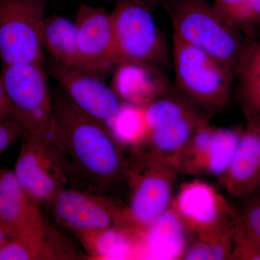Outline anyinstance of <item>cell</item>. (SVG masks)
Returning <instances> with one entry per match:
<instances>
[{
    "instance_id": "cell-29",
    "label": "cell",
    "mask_w": 260,
    "mask_h": 260,
    "mask_svg": "<svg viewBox=\"0 0 260 260\" xmlns=\"http://www.w3.org/2000/svg\"><path fill=\"white\" fill-rule=\"evenodd\" d=\"M237 72L239 77L260 75V39L248 46Z\"/></svg>"
},
{
    "instance_id": "cell-21",
    "label": "cell",
    "mask_w": 260,
    "mask_h": 260,
    "mask_svg": "<svg viewBox=\"0 0 260 260\" xmlns=\"http://www.w3.org/2000/svg\"><path fill=\"white\" fill-rule=\"evenodd\" d=\"M224 21L245 38H260V0H213Z\"/></svg>"
},
{
    "instance_id": "cell-5",
    "label": "cell",
    "mask_w": 260,
    "mask_h": 260,
    "mask_svg": "<svg viewBox=\"0 0 260 260\" xmlns=\"http://www.w3.org/2000/svg\"><path fill=\"white\" fill-rule=\"evenodd\" d=\"M149 127L148 149L177 167V162L198 129L212 116L169 91L145 107Z\"/></svg>"
},
{
    "instance_id": "cell-11",
    "label": "cell",
    "mask_w": 260,
    "mask_h": 260,
    "mask_svg": "<svg viewBox=\"0 0 260 260\" xmlns=\"http://www.w3.org/2000/svg\"><path fill=\"white\" fill-rule=\"evenodd\" d=\"M77 69L102 77L119 65L111 13L82 4L77 13Z\"/></svg>"
},
{
    "instance_id": "cell-14",
    "label": "cell",
    "mask_w": 260,
    "mask_h": 260,
    "mask_svg": "<svg viewBox=\"0 0 260 260\" xmlns=\"http://www.w3.org/2000/svg\"><path fill=\"white\" fill-rule=\"evenodd\" d=\"M48 69L61 85L64 95L77 109L106 126L117 112L121 101L102 77L84 70L49 62Z\"/></svg>"
},
{
    "instance_id": "cell-7",
    "label": "cell",
    "mask_w": 260,
    "mask_h": 260,
    "mask_svg": "<svg viewBox=\"0 0 260 260\" xmlns=\"http://www.w3.org/2000/svg\"><path fill=\"white\" fill-rule=\"evenodd\" d=\"M151 10L141 0H119L111 12L119 64L133 62L158 68L167 62V43Z\"/></svg>"
},
{
    "instance_id": "cell-23",
    "label": "cell",
    "mask_w": 260,
    "mask_h": 260,
    "mask_svg": "<svg viewBox=\"0 0 260 260\" xmlns=\"http://www.w3.org/2000/svg\"><path fill=\"white\" fill-rule=\"evenodd\" d=\"M46 231L44 220L25 227L0 246V260L39 259Z\"/></svg>"
},
{
    "instance_id": "cell-35",
    "label": "cell",
    "mask_w": 260,
    "mask_h": 260,
    "mask_svg": "<svg viewBox=\"0 0 260 260\" xmlns=\"http://www.w3.org/2000/svg\"><path fill=\"white\" fill-rule=\"evenodd\" d=\"M2 223H3V221H2L1 219H0V225H1Z\"/></svg>"
},
{
    "instance_id": "cell-9",
    "label": "cell",
    "mask_w": 260,
    "mask_h": 260,
    "mask_svg": "<svg viewBox=\"0 0 260 260\" xmlns=\"http://www.w3.org/2000/svg\"><path fill=\"white\" fill-rule=\"evenodd\" d=\"M171 208L197 239L218 241L231 234L238 211L206 181L181 184Z\"/></svg>"
},
{
    "instance_id": "cell-28",
    "label": "cell",
    "mask_w": 260,
    "mask_h": 260,
    "mask_svg": "<svg viewBox=\"0 0 260 260\" xmlns=\"http://www.w3.org/2000/svg\"><path fill=\"white\" fill-rule=\"evenodd\" d=\"M242 199L239 211L240 218L246 229L260 242V194L251 193Z\"/></svg>"
},
{
    "instance_id": "cell-20",
    "label": "cell",
    "mask_w": 260,
    "mask_h": 260,
    "mask_svg": "<svg viewBox=\"0 0 260 260\" xmlns=\"http://www.w3.org/2000/svg\"><path fill=\"white\" fill-rule=\"evenodd\" d=\"M106 127L121 146L129 147L133 150L146 144L150 133L145 107L124 102L107 121Z\"/></svg>"
},
{
    "instance_id": "cell-6",
    "label": "cell",
    "mask_w": 260,
    "mask_h": 260,
    "mask_svg": "<svg viewBox=\"0 0 260 260\" xmlns=\"http://www.w3.org/2000/svg\"><path fill=\"white\" fill-rule=\"evenodd\" d=\"M0 79L25 134L51 137L55 119L44 64H3Z\"/></svg>"
},
{
    "instance_id": "cell-15",
    "label": "cell",
    "mask_w": 260,
    "mask_h": 260,
    "mask_svg": "<svg viewBox=\"0 0 260 260\" xmlns=\"http://www.w3.org/2000/svg\"><path fill=\"white\" fill-rule=\"evenodd\" d=\"M246 117L232 164L220 178L228 194L237 199L251 194L260 178V117Z\"/></svg>"
},
{
    "instance_id": "cell-3",
    "label": "cell",
    "mask_w": 260,
    "mask_h": 260,
    "mask_svg": "<svg viewBox=\"0 0 260 260\" xmlns=\"http://www.w3.org/2000/svg\"><path fill=\"white\" fill-rule=\"evenodd\" d=\"M164 3L174 34L237 71L249 44L246 38L224 21L213 3L208 0H167Z\"/></svg>"
},
{
    "instance_id": "cell-22",
    "label": "cell",
    "mask_w": 260,
    "mask_h": 260,
    "mask_svg": "<svg viewBox=\"0 0 260 260\" xmlns=\"http://www.w3.org/2000/svg\"><path fill=\"white\" fill-rule=\"evenodd\" d=\"M0 219L11 233L12 237L44 218L39 203L28 194H10L0 188Z\"/></svg>"
},
{
    "instance_id": "cell-8",
    "label": "cell",
    "mask_w": 260,
    "mask_h": 260,
    "mask_svg": "<svg viewBox=\"0 0 260 260\" xmlns=\"http://www.w3.org/2000/svg\"><path fill=\"white\" fill-rule=\"evenodd\" d=\"M47 0H0L3 64H44L42 32Z\"/></svg>"
},
{
    "instance_id": "cell-25",
    "label": "cell",
    "mask_w": 260,
    "mask_h": 260,
    "mask_svg": "<svg viewBox=\"0 0 260 260\" xmlns=\"http://www.w3.org/2000/svg\"><path fill=\"white\" fill-rule=\"evenodd\" d=\"M231 259L260 260V242L243 223L239 211L233 224Z\"/></svg>"
},
{
    "instance_id": "cell-24",
    "label": "cell",
    "mask_w": 260,
    "mask_h": 260,
    "mask_svg": "<svg viewBox=\"0 0 260 260\" xmlns=\"http://www.w3.org/2000/svg\"><path fill=\"white\" fill-rule=\"evenodd\" d=\"M232 252V233L218 241L197 239L189 243L184 253V260L231 259Z\"/></svg>"
},
{
    "instance_id": "cell-2",
    "label": "cell",
    "mask_w": 260,
    "mask_h": 260,
    "mask_svg": "<svg viewBox=\"0 0 260 260\" xmlns=\"http://www.w3.org/2000/svg\"><path fill=\"white\" fill-rule=\"evenodd\" d=\"M177 168L145 148L133 150L126 158L124 180L128 202L123 207L125 225L143 231L170 208Z\"/></svg>"
},
{
    "instance_id": "cell-16",
    "label": "cell",
    "mask_w": 260,
    "mask_h": 260,
    "mask_svg": "<svg viewBox=\"0 0 260 260\" xmlns=\"http://www.w3.org/2000/svg\"><path fill=\"white\" fill-rule=\"evenodd\" d=\"M112 88L121 102L143 107L170 91L167 78L158 67L133 62L116 67Z\"/></svg>"
},
{
    "instance_id": "cell-26",
    "label": "cell",
    "mask_w": 260,
    "mask_h": 260,
    "mask_svg": "<svg viewBox=\"0 0 260 260\" xmlns=\"http://www.w3.org/2000/svg\"><path fill=\"white\" fill-rule=\"evenodd\" d=\"M80 256L70 245L69 241L47 223L45 239L39 259H75Z\"/></svg>"
},
{
    "instance_id": "cell-17",
    "label": "cell",
    "mask_w": 260,
    "mask_h": 260,
    "mask_svg": "<svg viewBox=\"0 0 260 260\" xmlns=\"http://www.w3.org/2000/svg\"><path fill=\"white\" fill-rule=\"evenodd\" d=\"M190 233L172 208L141 233L140 259H182Z\"/></svg>"
},
{
    "instance_id": "cell-27",
    "label": "cell",
    "mask_w": 260,
    "mask_h": 260,
    "mask_svg": "<svg viewBox=\"0 0 260 260\" xmlns=\"http://www.w3.org/2000/svg\"><path fill=\"white\" fill-rule=\"evenodd\" d=\"M239 94L246 116L260 117V75L240 77Z\"/></svg>"
},
{
    "instance_id": "cell-10",
    "label": "cell",
    "mask_w": 260,
    "mask_h": 260,
    "mask_svg": "<svg viewBox=\"0 0 260 260\" xmlns=\"http://www.w3.org/2000/svg\"><path fill=\"white\" fill-rule=\"evenodd\" d=\"M14 172L27 194L37 203H49L68 184L51 137L25 134Z\"/></svg>"
},
{
    "instance_id": "cell-33",
    "label": "cell",
    "mask_w": 260,
    "mask_h": 260,
    "mask_svg": "<svg viewBox=\"0 0 260 260\" xmlns=\"http://www.w3.org/2000/svg\"><path fill=\"white\" fill-rule=\"evenodd\" d=\"M141 1L149 5L150 8H153L155 5L158 4V3H164L167 0H141Z\"/></svg>"
},
{
    "instance_id": "cell-36",
    "label": "cell",
    "mask_w": 260,
    "mask_h": 260,
    "mask_svg": "<svg viewBox=\"0 0 260 260\" xmlns=\"http://www.w3.org/2000/svg\"><path fill=\"white\" fill-rule=\"evenodd\" d=\"M259 39H260V38H259Z\"/></svg>"
},
{
    "instance_id": "cell-4",
    "label": "cell",
    "mask_w": 260,
    "mask_h": 260,
    "mask_svg": "<svg viewBox=\"0 0 260 260\" xmlns=\"http://www.w3.org/2000/svg\"><path fill=\"white\" fill-rule=\"evenodd\" d=\"M173 57L176 93L210 116L223 110L232 95L235 71L175 34Z\"/></svg>"
},
{
    "instance_id": "cell-30",
    "label": "cell",
    "mask_w": 260,
    "mask_h": 260,
    "mask_svg": "<svg viewBox=\"0 0 260 260\" xmlns=\"http://www.w3.org/2000/svg\"><path fill=\"white\" fill-rule=\"evenodd\" d=\"M25 134V129L18 121H0V155Z\"/></svg>"
},
{
    "instance_id": "cell-1",
    "label": "cell",
    "mask_w": 260,
    "mask_h": 260,
    "mask_svg": "<svg viewBox=\"0 0 260 260\" xmlns=\"http://www.w3.org/2000/svg\"><path fill=\"white\" fill-rule=\"evenodd\" d=\"M55 127L51 139L68 186L104 195L124 180V148L105 126L85 115L64 95L52 100Z\"/></svg>"
},
{
    "instance_id": "cell-13",
    "label": "cell",
    "mask_w": 260,
    "mask_h": 260,
    "mask_svg": "<svg viewBox=\"0 0 260 260\" xmlns=\"http://www.w3.org/2000/svg\"><path fill=\"white\" fill-rule=\"evenodd\" d=\"M241 127H215L210 122L200 126L177 162L179 173L194 177L221 178L234 158Z\"/></svg>"
},
{
    "instance_id": "cell-18",
    "label": "cell",
    "mask_w": 260,
    "mask_h": 260,
    "mask_svg": "<svg viewBox=\"0 0 260 260\" xmlns=\"http://www.w3.org/2000/svg\"><path fill=\"white\" fill-rule=\"evenodd\" d=\"M141 232L127 225H115L75 234L93 259H140Z\"/></svg>"
},
{
    "instance_id": "cell-31",
    "label": "cell",
    "mask_w": 260,
    "mask_h": 260,
    "mask_svg": "<svg viewBox=\"0 0 260 260\" xmlns=\"http://www.w3.org/2000/svg\"><path fill=\"white\" fill-rule=\"evenodd\" d=\"M7 120H15V112L0 79V121Z\"/></svg>"
},
{
    "instance_id": "cell-12",
    "label": "cell",
    "mask_w": 260,
    "mask_h": 260,
    "mask_svg": "<svg viewBox=\"0 0 260 260\" xmlns=\"http://www.w3.org/2000/svg\"><path fill=\"white\" fill-rule=\"evenodd\" d=\"M49 204L56 221L75 233L126 225L123 208L104 195L65 186Z\"/></svg>"
},
{
    "instance_id": "cell-19",
    "label": "cell",
    "mask_w": 260,
    "mask_h": 260,
    "mask_svg": "<svg viewBox=\"0 0 260 260\" xmlns=\"http://www.w3.org/2000/svg\"><path fill=\"white\" fill-rule=\"evenodd\" d=\"M42 40L45 49L57 64L78 68L75 23L61 15L46 16L43 24Z\"/></svg>"
},
{
    "instance_id": "cell-32",
    "label": "cell",
    "mask_w": 260,
    "mask_h": 260,
    "mask_svg": "<svg viewBox=\"0 0 260 260\" xmlns=\"http://www.w3.org/2000/svg\"><path fill=\"white\" fill-rule=\"evenodd\" d=\"M11 237V233L8 228L4 223H2L0 225V246Z\"/></svg>"
},
{
    "instance_id": "cell-34",
    "label": "cell",
    "mask_w": 260,
    "mask_h": 260,
    "mask_svg": "<svg viewBox=\"0 0 260 260\" xmlns=\"http://www.w3.org/2000/svg\"><path fill=\"white\" fill-rule=\"evenodd\" d=\"M252 193H256V194H260V178L259 181H258L257 184H256L255 189H254Z\"/></svg>"
}]
</instances>
